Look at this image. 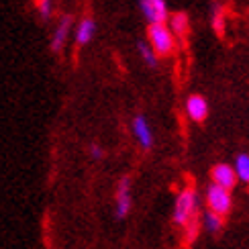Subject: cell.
<instances>
[{"label":"cell","instance_id":"obj_10","mask_svg":"<svg viewBox=\"0 0 249 249\" xmlns=\"http://www.w3.org/2000/svg\"><path fill=\"white\" fill-rule=\"evenodd\" d=\"M94 31H96V23H94V20H92L90 17L82 18L78 29H76V43L78 45H86L88 41L94 37Z\"/></svg>","mask_w":249,"mask_h":249},{"label":"cell","instance_id":"obj_9","mask_svg":"<svg viewBox=\"0 0 249 249\" xmlns=\"http://www.w3.org/2000/svg\"><path fill=\"white\" fill-rule=\"evenodd\" d=\"M70 27H71V18L70 17H64L59 20V25L53 33V39H51V51L53 53H59L61 49H64V43L68 39V33H70Z\"/></svg>","mask_w":249,"mask_h":249},{"label":"cell","instance_id":"obj_11","mask_svg":"<svg viewBox=\"0 0 249 249\" xmlns=\"http://www.w3.org/2000/svg\"><path fill=\"white\" fill-rule=\"evenodd\" d=\"M170 31L174 35H186V31H188V17H186L184 13H176L170 17Z\"/></svg>","mask_w":249,"mask_h":249},{"label":"cell","instance_id":"obj_15","mask_svg":"<svg viewBox=\"0 0 249 249\" xmlns=\"http://www.w3.org/2000/svg\"><path fill=\"white\" fill-rule=\"evenodd\" d=\"M139 51H141V57L145 59V64H149V66L158 64V55H155V51L147 43H139Z\"/></svg>","mask_w":249,"mask_h":249},{"label":"cell","instance_id":"obj_8","mask_svg":"<svg viewBox=\"0 0 249 249\" xmlns=\"http://www.w3.org/2000/svg\"><path fill=\"white\" fill-rule=\"evenodd\" d=\"M133 133H135V139L139 141V145L143 149H151L153 133H151L147 121H145L143 117H135V121H133Z\"/></svg>","mask_w":249,"mask_h":249},{"label":"cell","instance_id":"obj_16","mask_svg":"<svg viewBox=\"0 0 249 249\" xmlns=\"http://www.w3.org/2000/svg\"><path fill=\"white\" fill-rule=\"evenodd\" d=\"M37 8H39V15L41 18H49L51 13H53V8H51V0H37Z\"/></svg>","mask_w":249,"mask_h":249},{"label":"cell","instance_id":"obj_3","mask_svg":"<svg viewBox=\"0 0 249 249\" xmlns=\"http://www.w3.org/2000/svg\"><path fill=\"white\" fill-rule=\"evenodd\" d=\"M206 202H209L211 213L219 216H227L231 213V192L216 184H211L206 190Z\"/></svg>","mask_w":249,"mask_h":249},{"label":"cell","instance_id":"obj_4","mask_svg":"<svg viewBox=\"0 0 249 249\" xmlns=\"http://www.w3.org/2000/svg\"><path fill=\"white\" fill-rule=\"evenodd\" d=\"M141 10L145 18L149 20V25H160L165 23V18H170L165 0H141Z\"/></svg>","mask_w":249,"mask_h":249},{"label":"cell","instance_id":"obj_7","mask_svg":"<svg viewBox=\"0 0 249 249\" xmlns=\"http://www.w3.org/2000/svg\"><path fill=\"white\" fill-rule=\"evenodd\" d=\"M186 112H188V117L196 123H202L209 115V105H206V100L198 94H192L188 100H186Z\"/></svg>","mask_w":249,"mask_h":249},{"label":"cell","instance_id":"obj_12","mask_svg":"<svg viewBox=\"0 0 249 249\" xmlns=\"http://www.w3.org/2000/svg\"><path fill=\"white\" fill-rule=\"evenodd\" d=\"M235 174H237V178H239V180L249 182V155H245V153L237 155V160H235Z\"/></svg>","mask_w":249,"mask_h":249},{"label":"cell","instance_id":"obj_14","mask_svg":"<svg viewBox=\"0 0 249 249\" xmlns=\"http://www.w3.org/2000/svg\"><path fill=\"white\" fill-rule=\"evenodd\" d=\"M198 229H200V223H198V214H196L194 219H190V223L184 227V239L192 243L196 239V235H198Z\"/></svg>","mask_w":249,"mask_h":249},{"label":"cell","instance_id":"obj_5","mask_svg":"<svg viewBox=\"0 0 249 249\" xmlns=\"http://www.w3.org/2000/svg\"><path fill=\"white\" fill-rule=\"evenodd\" d=\"M211 176H213V184L221 186V188H225V190L235 188L237 180H239L237 174H235V168H231L229 163H216L213 168V172H211Z\"/></svg>","mask_w":249,"mask_h":249},{"label":"cell","instance_id":"obj_2","mask_svg":"<svg viewBox=\"0 0 249 249\" xmlns=\"http://www.w3.org/2000/svg\"><path fill=\"white\" fill-rule=\"evenodd\" d=\"M196 216V192L194 188H186L180 192L178 200H176V209H174V223L178 227H186L190 223V219Z\"/></svg>","mask_w":249,"mask_h":249},{"label":"cell","instance_id":"obj_1","mask_svg":"<svg viewBox=\"0 0 249 249\" xmlns=\"http://www.w3.org/2000/svg\"><path fill=\"white\" fill-rule=\"evenodd\" d=\"M147 35H149V47L155 51V55H172L174 53L176 39H174V33L163 23L149 25Z\"/></svg>","mask_w":249,"mask_h":249},{"label":"cell","instance_id":"obj_17","mask_svg":"<svg viewBox=\"0 0 249 249\" xmlns=\"http://www.w3.org/2000/svg\"><path fill=\"white\" fill-rule=\"evenodd\" d=\"M90 155H92V158H94V160H100L105 153H102L100 145H92V147H90Z\"/></svg>","mask_w":249,"mask_h":249},{"label":"cell","instance_id":"obj_18","mask_svg":"<svg viewBox=\"0 0 249 249\" xmlns=\"http://www.w3.org/2000/svg\"><path fill=\"white\" fill-rule=\"evenodd\" d=\"M214 27H216V31H221V25H223V15H221V10H216L214 13Z\"/></svg>","mask_w":249,"mask_h":249},{"label":"cell","instance_id":"obj_13","mask_svg":"<svg viewBox=\"0 0 249 249\" xmlns=\"http://www.w3.org/2000/svg\"><path fill=\"white\" fill-rule=\"evenodd\" d=\"M223 216L219 214H214V213H206L204 214V227H206V231H211V233H219L223 229Z\"/></svg>","mask_w":249,"mask_h":249},{"label":"cell","instance_id":"obj_6","mask_svg":"<svg viewBox=\"0 0 249 249\" xmlns=\"http://www.w3.org/2000/svg\"><path fill=\"white\" fill-rule=\"evenodd\" d=\"M131 211V178L123 176L117 188V216L124 219Z\"/></svg>","mask_w":249,"mask_h":249}]
</instances>
